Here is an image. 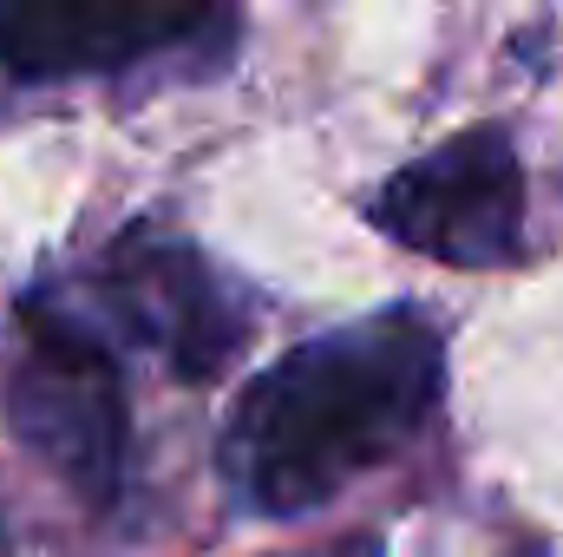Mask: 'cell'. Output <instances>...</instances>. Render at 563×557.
I'll return each mask as SVG.
<instances>
[{
    "instance_id": "1",
    "label": "cell",
    "mask_w": 563,
    "mask_h": 557,
    "mask_svg": "<svg viewBox=\"0 0 563 557\" xmlns=\"http://www.w3.org/2000/svg\"><path fill=\"white\" fill-rule=\"evenodd\" d=\"M439 401V335L420 308L321 335L250 381L223 452L263 512H308L354 472L380 466L426 426Z\"/></svg>"
},
{
    "instance_id": "5",
    "label": "cell",
    "mask_w": 563,
    "mask_h": 557,
    "mask_svg": "<svg viewBox=\"0 0 563 557\" xmlns=\"http://www.w3.org/2000/svg\"><path fill=\"white\" fill-rule=\"evenodd\" d=\"M125 282V302L139 308L144 328H157L184 381H210L230 368V354L243 348V321L217 302L210 276L190 256H144Z\"/></svg>"
},
{
    "instance_id": "4",
    "label": "cell",
    "mask_w": 563,
    "mask_h": 557,
    "mask_svg": "<svg viewBox=\"0 0 563 557\" xmlns=\"http://www.w3.org/2000/svg\"><path fill=\"white\" fill-rule=\"evenodd\" d=\"M210 0H0V59L26 79L125 66L184 40Z\"/></svg>"
},
{
    "instance_id": "3",
    "label": "cell",
    "mask_w": 563,
    "mask_h": 557,
    "mask_svg": "<svg viewBox=\"0 0 563 557\" xmlns=\"http://www.w3.org/2000/svg\"><path fill=\"white\" fill-rule=\"evenodd\" d=\"M26 335L33 361L7 387L13 433L86 499H112L125 466V401L106 348L59 315H26Z\"/></svg>"
},
{
    "instance_id": "2",
    "label": "cell",
    "mask_w": 563,
    "mask_h": 557,
    "mask_svg": "<svg viewBox=\"0 0 563 557\" xmlns=\"http://www.w3.org/2000/svg\"><path fill=\"white\" fill-rule=\"evenodd\" d=\"M374 223L452 270H498L525 250V171L498 125H472L374 197Z\"/></svg>"
}]
</instances>
